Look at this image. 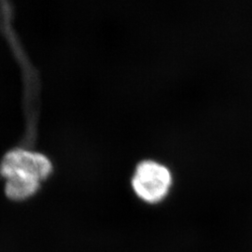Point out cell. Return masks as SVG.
Segmentation results:
<instances>
[{
	"label": "cell",
	"mask_w": 252,
	"mask_h": 252,
	"mask_svg": "<svg viewBox=\"0 0 252 252\" xmlns=\"http://www.w3.org/2000/svg\"><path fill=\"white\" fill-rule=\"evenodd\" d=\"M173 181V174L166 164L153 159H145L135 165L131 187L140 201L148 205H157L168 196Z\"/></svg>",
	"instance_id": "2"
},
{
	"label": "cell",
	"mask_w": 252,
	"mask_h": 252,
	"mask_svg": "<svg viewBox=\"0 0 252 252\" xmlns=\"http://www.w3.org/2000/svg\"><path fill=\"white\" fill-rule=\"evenodd\" d=\"M53 171L49 158L41 153L14 150L7 153L0 172L7 180L6 195L13 201H23L33 196Z\"/></svg>",
	"instance_id": "1"
}]
</instances>
